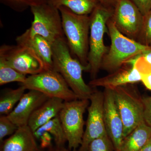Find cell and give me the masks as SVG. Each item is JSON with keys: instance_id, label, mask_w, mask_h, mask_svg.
<instances>
[{"instance_id": "6da1fadb", "label": "cell", "mask_w": 151, "mask_h": 151, "mask_svg": "<svg viewBox=\"0 0 151 151\" xmlns=\"http://www.w3.org/2000/svg\"><path fill=\"white\" fill-rule=\"evenodd\" d=\"M52 48L53 69L60 73L79 99L89 100L94 88L86 84L83 77V71L89 72V66L72 57L65 37L54 42Z\"/></svg>"}, {"instance_id": "7a4b0ae2", "label": "cell", "mask_w": 151, "mask_h": 151, "mask_svg": "<svg viewBox=\"0 0 151 151\" xmlns=\"http://www.w3.org/2000/svg\"><path fill=\"white\" fill-rule=\"evenodd\" d=\"M107 27L111 45L102 61V70L112 73L130 60L151 50V46L142 44L120 32L111 18Z\"/></svg>"}, {"instance_id": "3957f363", "label": "cell", "mask_w": 151, "mask_h": 151, "mask_svg": "<svg viewBox=\"0 0 151 151\" xmlns=\"http://www.w3.org/2000/svg\"><path fill=\"white\" fill-rule=\"evenodd\" d=\"M63 28L71 54L85 66L88 65L90 32L89 15H81L65 6L58 8Z\"/></svg>"}, {"instance_id": "277c9868", "label": "cell", "mask_w": 151, "mask_h": 151, "mask_svg": "<svg viewBox=\"0 0 151 151\" xmlns=\"http://www.w3.org/2000/svg\"><path fill=\"white\" fill-rule=\"evenodd\" d=\"M113 10L99 4L89 15L88 65L92 80L97 78L103 58L109 50V47L104 43V37L105 33L108 32L107 23L112 17Z\"/></svg>"}, {"instance_id": "5b68a950", "label": "cell", "mask_w": 151, "mask_h": 151, "mask_svg": "<svg viewBox=\"0 0 151 151\" xmlns=\"http://www.w3.org/2000/svg\"><path fill=\"white\" fill-rule=\"evenodd\" d=\"M134 84L123 85L112 89L115 103L124 124V138L145 122L143 98Z\"/></svg>"}, {"instance_id": "8992f818", "label": "cell", "mask_w": 151, "mask_h": 151, "mask_svg": "<svg viewBox=\"0 0 151 151\" xmlns=\"http://www.w3.org/2000/svg\"><path fill=\"white\" fill-rule=\"evenodd\" d=\"M90 103L89 99L65 101L59 114L70 150L76 151L81 146L84 134V115Z\"/></svg>"}, {"instance_id": "52a82bcc", "label": "cell", "mask_w": 151, "mask_h": 151, "mask_svg": "<svg viewBox=\"0 0 151 151\" xmlns=\"http://www.w3.org/2000/svg\"><path fill=\"white\" fill-rule=\"evenodd\" d=\"M30 9L34 17L31 26L28 29L30 36L40 35L52 44L65 37L58 9L47 3L32 7Z\"/></svg>"}, {"instance_id": "ba28073f", "label": "cell", "mask_w": 151, "mask_h": 151, "mask_svg": "<svg viewBox=\"0 0 151 151\" xmlns=\"http://www.w3.org/2000/svg\"><path fill=\"white\" fill-rule=\"evenodd\" d=\"M21 85L26 90H36L48 97L60 98L64 101L79 99L60 73L53 69L29 76Z\"/></svg>"}, {"instance_id": "9c48e42d", "label": "cell", "mask_w": 151, "mask_h": 151, "mask_svg": "<svg viewBox=\"0 0 151 151\" xmlns=\"http://www.w3.org/2000/svg\"><path fill=\"white\" fill-rule=\"evenodd\" d=\"M0 55L5 58L11 67L24 75H35L46 70L43 61L26 47L3 45L0 47Z\"/></svg>"}, {"instance_id": "30bf717a", "label": "cell", "mask_w": 151, "mask_h": 151, "mask_svg": "<svg viewBox=\"0 0 151 151\" xmlns=\"http://www.w3.org/2000/svg\"><path fill=\"white\" fill-rule=\"evenodd\" d=\"M104 93L94 88L89 98L88 117L82 143L77 151H88L90 143L98 138L108 136L104 122Z\"/></svg>"}, {"instance_id": "8fae6325", "label": "cell", "mask_w": 151, "mask_h": 151, "mask_svg": "<svg viewBox=\"0 0 151 151\" xmlns=\"http://www.w3.org/2000/svg\"><path fill=\"white\" fill-rule=\"evenodd\" d=\"M143 18L144 16L131 0H118L111 19L120 32L137 41Z\"/></svg>"}, {"instance_id": "7c38bea8", "label": "cell", "mask_w": 151, "mask_h": 151, "mask_svg": "<svg viewBox=\"0 0 151 151\" xmlns=\"http://www.w3.org/2000/svg\"><path fill=\"white\" fill-rule=\"evenodd\" d=\"M103 113L107 134L114 146L115 151H121L124 139V126L116 106L113 90L105 89Z\"/></svg>"}, {"instance_id": "4fadbf2b", "label": "cell", "mask_w": 151, "mask_h": 151, "mask_svg": "<svg viewBox=\"0 0 151 151\" xmlns=\"http://www.w3.org/2000/svg\"><path fill=\"white\" fill-rule=\"evenodd\" d=\"M141 74L130 60L118 70L103 77L92 79L88 84L93 88L103 87L105 89H113L141 81Z\"/></svg>"}, {"instance_id": "5bb4252c", "label": "cell", "mask_w": 151, "mask_h": 151, "mask_svg": "<svg viewBox=\"0 0 151 151\" xmlns=\"http://www.w3.org/2000/svg\"><path fill=\"white\" fill-rule=\"evenodd\" d=\"M49 98L36 90H29L24 94L12 112L7 116L18 127L28 126L32 113Z\"/></svg>"}, {"instance_id": "9a60e30c", "label": "cell", "mask_w": 151, "mask_h": 151, "mask_svg": "<svg viewBox=\"0 0 151 151\" xmlns=\"http://www.w3.org/2000/svg\"><path fill=\"white\" fill-rule=\"evenodd\" d=\"M17 44L30 49L43 61L45 68L53 69L52 44L39 35L31 37L28 30L16 39Z\"/></svg>"}, {"instance_id": "2e32d148", "label": "cell", "mask_w": 151, "mask_h": 151, "mask_svg": "<svg viewBox=\"0 0 151 151\" xmlns=\"http://www.w3.org/2000/svg\"><path fill=\"white\" fill-rule=\"evenodd\" d=\"M1 151H42L34 132L28 126L19 127L16 132L1 144Z\"/></svg>"}, {"instance_id": "e0dca14e", "label": "cell", "mask_w": 151, "mask_h": 151, "mask_svg": "<svg viewBox=\"0 0 151 151\" xmlns=\"http://www.w3.org/2000/svg\"><path fill=\"white\" fill-rule=\"evenodd\" d=\"M65 101L56 97H50L34 112L28 126L35 132L52 119L59 116Z\"/></svg>"}, {"instance_id": "ac0fdd59", "label": "cell", "mask_w": 151, "mask_h": 151, "mask_svg": "<svg viewBox=\"0 0 151 151\" xmlns=\"http://www.w3.org/2000/svg\"><path fill=\"white\" fill-rule=\"evenodd\" d=\"M151 138V127L143 122L124 138L121 151H139Z\"/></svg>"}, {"instance_id": "d6986e66", "label": "cell", "mask_w": 151, "mask_h": 151, "mask_svg": "<svg viewBox=\"0 0 151 151\" xmlns=\"http://www.w3.org/2000/svg\"><path fill=\"white\" fill-rule=\"evenodd\" d=\"M47 3L58 9L66 7L81 15H89L100 4L98 0H48Z\"/></svg>"}, {"instance_id": "ffe728a7", "label": "cell", "mask_w": 151, "mask_h": 151, "mask_svg": "<svg viewBox=\"0 0 151 151\" xmlns=\"http://www.w3.org/2000/svg\"><path fill=\"white\" fill-rule=\"evenodd\" d=\"M45 132H48L52 136L56 147H65L67 142L59 116L39 128L34 134L37 140H39Z\"/></svg>"}, {"instance_id": "44dd1931", "label": "cell", "mask_w": 151, "mask_h": 151, "mask_svg": "<svg viewBox=\"0 0 151 151\" xmlns=\"http://www.w3.org/2000/svg\"><path fill=\"white\" fill-rule=\"evenodd\" d=\"M26 89L21 86L16 89H8L4 91L0 97V114L7 116L19 103Z\"/></svg>"}, {"instance_id": "7402d4cb", "label": "cell", "mask_w": 151, "mask_h": 151, "mask_svg": "<svg viewBox=\"0 0 151 151\" xmlns=\"http://www.w3.org/2000/svg\"><path fill=\"white\" fill-rule=\"evenodd\" d=\"M26 75L19 73L9 65L5 58L0 55V85L2 86L11 82L23 83Z\"/></svg>"}, {"instance_id": "603a6c76", "label": "cell", "mask_w": 151, "mask_h": 151, "mask_svg": "<svg viewBox=\"0 0 151 151\" xmlns=\"http://www.w3.org/2000/svg\"><path fill=\"white\" fill-rule=\"evenodd\" d=\"M48 0H0V2L12 10L22 12L29 8L48 3Z\"/></svg>"}, {"instance_id": "cb8c5ba5", "label": "cell", "mask_w": 151, "mask_h": 151, "mask_svg": "<svg viewBox=\"0 0 151 151\" xmlns=\"http://www.w3.org/2000/svg\"><path fill=\"white\" fill-rule=\"evenodd\" d=\"M137 41L151 46V10L144 16L142 25Z\"/></svg>"}, {"instance_id": "d4e9b609", "label": "cell", "mask_w": 151, "mask_h": 151, "mask_svg": "<svg viewBox=\"0 0 151 151\" xmlns=\"http://www.w3.org/2000/svg\"><path fill=\"white\" fill-rule=\"evenodd\" d=\"M131 60L141 74L151 72V50L138 55Z\"/></svg>"}, {"instance_id": "484cf974", "label": "cell", "mask_w": 151, "mask_h": 151, "mask_svg": "<svg viewBox=\"0 0 151 151\" xmlns=\"http://www.w3.org/2000/svg\"><path fill=\"white\" fill-rule=\"evenodd\" d=\"M19 127L12 122L7 116L2 115L0 117V142L4 140V138L13 134Z\"/></svg>"}, {"instance_id": "4316f807", "label": "cell", "mask_w": 151, "mask_h": 151, "mask_svg": "<svg viewBox=\"0 0 151 151\" xmlns=\"http://www.w3.org/2000/svg\"><path fill=\"white\" fill-rule=\"evenodd\" d=\"M114 146L108 136L96 139L89 144L88 151H114Z\"/></svg>"}, {"instance_id": "83f0119b", "label": "cell", "mask_w": 151, "mask_h": 151, "mask_svg": "<svg viewBox=\"0 0 151 151\" xmlns=\"http://www.w3.org/2000/svg\"><path fill=\"white\" fill-rule=\"evenodd\" d=\"M144 119L146 124L151 127V96L143 98Z\"/></svg>"}, {"instance_id": "f1b7e54d", "label": "cell", "mask_w": 151, "mask_h": 151, "mask_svg": "<svg viewBox=\"0 0 151 151\" xmlns=\"http://www.w3.org/2000/svg\"><path fill=\"white\" fill-rule=\"evenodd\" d=\"M143 16L151 10V0H131Z\"/></svg>"}, {"instance_id": "f546056e", "label": "cell", "mask_w": 151, "mask_h": 151, "mask_svg": "<svg viewBox=\"0 0 151 151\" xmlns=\"http://www.w3.org/2000/svg\"><path fill=\"white\" fill-rule=\"evenodd\" d=\"M52 138L48 132H45L42 134L39 139L40 141V147L42 150L51 147Z\"/></svg>"}, {"instance_id": "4dcf8cb0", "label": "cell", "mask_w": 151, "mask_h": 151, "mask_svg": "<svg viewBox=\"0 0 151 151\" xmlns=\"http://www.w3.org/2000/svg\"><path fill=\"white\" fill-rule=\"evenodd\" d=\"M147 89L151 91V72L141 74V81Z\"/></svg>"}, {"instance_id": "1f68e13d", "label": "cell", "mask_w": 151, "mask_h": 151, "mask_svg": "<svg viewBox=\"0 0 151 151\" xmlns=\"http://www.w3.org/2000/svg\"><path fill=\"white\" fill-rule=\"evenodd\" d=\"M102 5L108 9H114L118 0H98Z\"/></svg>"}, {"instance_id": "d6a6232c", "label": "cell", "mask_w": 151, "mask_h": 151, "mask_svg": "<svg viewBox=\"0 0 151 151\" xmlns=\"http://www.w3.org/2000/svg\"><path fill=\"white\" fill-rule=\"evenodd\" d=\"M139 151H151V138Z\"/></svg>"}, {"instance_id": "836d02e7", "label": "cell", "mask_w": 151, "mask_h": 151, "mask_svg": "<svg viewBox=\"0 0 151 151\" xmlns=\"http://www.w3.org/2000/svg\"><path fill=\"white\" fill-rule=\"evenodd\" d=\"M49 151H72L70 150L68 148L67 149L65 147H56L53 150H50Z\"/></svg>"}]
</instances>
